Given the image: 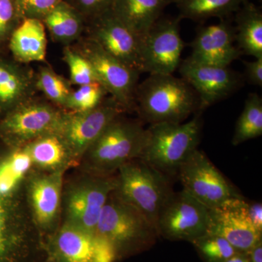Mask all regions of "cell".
Masks as SVG:
<instances>
[{
    "label": "cell",
    "mask_w": 262,
    "mask_h": 262,
    "mask_svg": "<svg viewBox=\"0 0 262 262\" xmlns=\"http://www.w3.org/2000/svg\"><path fill=\"white\" fill-rule=\"evenodd\" d=\"M23 20L17 0H0V54L9 53L10 37Z\"/></svg>",
    "instance_id": "cell-32"
},
{
    "label": "cell",
    "mask_w": 262,
    "mask_h": 262,
    "mask_svg": "<svg viewBox=\"0 0 262 262\" xmlns=\"http://www.w3.org/2000/svg\"><path fill=\"white\" fill-rule=\"evenodd\" d=\"M125 115L116 117L87 150L79 164L84 172L114 175L122 165L139 158L146 127L139 118Z\"/></svg>",
    "instance_id": "cell-4"
},
{
    "label": "cell",
    "mask_w": 262,
    "mask_h": 262,
    "mask_svg": "<svg viewBox=\"0 0 262 262\" xmlns=\"http://www.w3.org/2000/svg\"><path fill=\"white\" fill-rule=\"evenodd\" d=\"M116 173L101 176L85 173L63 187V221L95 233L108 196L116 189Z\"/></svg>",
    "instance_id": "cell-8"
},
{
    "label": "cell",
    "mask_w": 262,
    "mask_h": 262,
    "mask_svg": "<svg viewBox=\"0 0 262 262\" xmlns=\"http://www.w3.org/2000/svg\"><path fill=\"white\" fill-rule=\"evenodd\" d=\"M48 39L42 20L25 18L10 37L8 53L15 61L29 64L46 62Z\"/></svg>",
    "instance_id": "cell-21"
},
{
    "label": "cell",
    "mask_w": 262,
    "mask_h": 262,
    "mask_svg": "<svg viewBox=\"0 0 262 262\" xmlns=\"http://www.w3.org/2000/svg\"><path fill=\"white\" fill-rule=\"evenodd\" d=\"M224 262H251L247 253H237V254Z\"/></svg>",
    "instance_id": "cell-37"
},
{
    "label": "cell",
    "mask_w": 262,
    "mask_h": 262,
    "mask_svg": "<svg viewBox=\"0 0 262 262\" xmlns=\"http://www.w3.org/2000/svg\"><path fill=\"white\" fill-rule=\"evenodd\" d=\"M46 257L25 194L10 198L0 193V262H42Z\"/></svg>",
    "instance_id": "cell-5"
},
{
    "label": "cell",
    "mask_w": 262,
    "mask_h": 262,
    "mask_svg": "<svg viewBox=\"0 0 262 262\" xmlns=\"http://www.w3.org/2000/svg\"><path fill=\"white\" fill-rule=\"evenodd\" d=\"M75 8L86 20L112 10L115 0H64Z\"/></svg>",
    "instance_id": "cell-34"
},
{
    "label": "cell",
    "mask_w": 262,
    "mask_h": 262,
    "mask_svg": "<svg viewBox=\"0 0 262 262\" xmlns=\"http://www.w3.org/2000/svg\"><path fill=\"white\" fill-rule=\"evenodd\" d=\"M192 244L206 262H224L241 253L228 241L215 234H205L194 239Z\"/></svg>",
    "instance_id": "cell-31"
},
{
    "label": "cell",
    "mask_w": 262,
    "mask_h": 262,
    "mask_svg": "<svg viewBox=\"0 0 262 262\" xmlns=\"http://www.w3.org/2000/svg\"><path fill=\"white\" fill-rule=\"evenodd\" d=\"M123 114H126L124 108L111 96L90 111H66L57 134L64 141L76 165L80 164L87 150L105 128Z\"/></svg>",
    "instance_id": "cell-11"
},
{
    "label": "cell",
    "mask_w": 262,
    "mask_h": 262,
    "mask_svg": "<svg viewBox=\"0 0 262 262\" xmlns=\"http://www.w3.org/2000/svg\"><path fill=\"white\" fill-rule=\"evenodd\" d=\"M245 75L250 84L262 87V58L252 61H244Z\"/></svg>",
    "instance_id": "cell-35"
},
{
    "label": "cell",
    "mask_w": 262,
    "mask_h": 262,
    "mask_svg": "<svg viewBox=\"0 0 262 262\" xmlns=\"http://www.w3.org/2000/svg\"><path fill=\"white\" fill-rule=\"evenodd\" d=\"M53 42L71 46L84 35L85 19L65 1L61 2L42 20Z\"/></svg>",
    "instance_id": "cell-24"
},
{
    "label": "cell",
    "mask_w": 262,
    "mask_h": 262,
    "mask_svg": "<svg viewBox=\"0 0 262 262\" xmlns=\"http://www.w3.org/2000/svg\"><path fill=\"white\" fill-rule=\"evenodd\" d=\"M42 262H54V261H52L51 258H49L47 257V256H46V258H45V259L43 260V261Z\"/></svg>",
    "instance_id": "cell-38"
},
{
    "label": "cell",
    "mask_w": 262,
    "mask_h": 262,
    "mask_svg": "<svg viewBox=\"0 0 262 262\" xmlns=\"http://www.w3.org/2000/svg\"><path fill=\"white\" fill-rule=\"evenodd\" d=\"M180 16L161 17L141 39L144 73L173 75L180 65L184 48Z\"/></svg>",
    "instance_id": "cell-14"
},
{
    "label": "cell",
    "mask_w": 262,
    "mask_h": 262,
    "mask_svg": "<svg viewBox=\"0 0 262 262\" xmlns=\"http://www.w3.org/2000/svg\"><path fill=\"white\" fill-rule=\"evenodd\" d=\"M108 96L107 90L100 82L78 86L70 94L66 110L75 113L90 111L97 107Z\"/></svg>",
    "instance_id": "cell-29"
},
{
    "label": "cell",
    "mask_w": 262,
    "mask_h": 262,
    "mask_svg": "<svg viewBox=\"0 0 262 262\" xmlns=\"http://www.w3.org/2000/svg\"><path fill=\"white\" fill-rule=\"evenodd\" d=\"M177 177L182 183L183 190L208 209L242 196L207 155L198 149L181 165Z\"/></svg>",
    "instance_id": "cell-12"
},
{
    "label": "cell",
    "mask_w": 262,
    "mask_h": 262,
    "mask_svg": "<svg viewBox=\"0 0 262 262\" xmlns=\"http://www.w3.org/2000/svg\"><path fill=\"white\" fill-rule=\"evenodd\" d=\"M248 0H173L182 18L203 21L211 18H225L236 13Z\"/></svg>",
    "instance_id": "cell-26"
},
{
    "label": "cell",
    "mask_w": 262,
    "mask_h": 262,
    "mask_svg": "<svg viewBox=\"0 0 262 262\" xmlns=\"http://www.w3.org/2000/svg\"><path fill=\"white\" fill-rule=\"evenodd\" d=\"M70 80L57 73L49 65L40 66L36 71V89L43 97L58 107L66 110L67 101L73 91Z\"/></svg>",
    "instance_id": "cell-28"
},
{
    "label": "cell",
    "mask_w": 262,
    "mask_h": 262,
    "mask_svg": "<svg viewBox=\"0 0 262 262\" xmlns=\"http://www.w3.org/2000/svg\"><path fill=\"white\" fill-rule=\"evenodd\" d=\"M235 29L225 18L220 23L201 27L192 41V54L188 58L203 64L229 67L242 53L234 44Z\"/></svg>",
    "instance_id": "cell-18"
},
{
    "label": "cell",
    "mask_w": 262,
    "mask_h": 262,
    "mask_svg": "<svg viewBox=\"0 0 262 262\" xmlns=\"http://www.w3.org/2000/svg\"><path fill=\"white\" fill-rule=\"evenodd\" d=\"M235 23V41L241 53L262 58L261 10L246 2L236 12Z\"/></svg>",
    "instance_id": "cell-25"
},
{
    "label": "cell",
    "mask_w": 262,
    "mask_h": 262,
    "mask_svg": "<svg viewBox=\"0 0 262 262\" xmlns=\"http://www.w3.org/2000/svg\"><path fill=\"white\" fill-rule=\"evenodd\" d=\"M28 149L35 170L43 172L67 171L77 166L59 134L41 136L25 146Z\"/></svg>",
    "instance_id": "cell-23"
},
{
    "label": "cell",
    "mask_w": 262,
    "mask_h": 262,
    "mask_svg": "<svg viewBox=\"0 0 262 262\" xmlns=\"http://www.w3.org/2000/svg\"><path fill=\"white\" fill-rule=\"evenodd\" d=\"M116 177L117 194L140 211L156 228L160 210L174 192L172 179L139 158L122 165Z\"/></svg>",
    "instance_id": "cell-6"
},
{
    "label": "cell",
    "mask_w": 262,
    "mask_h": 262,
    "mask_svg": "<svg viewBox=\"0 0 262 262\" xmlns=\"http://www.w3.org/2000/svg\"><path fill=\"white\" fill-rule=\"evenodd\" d=\"M62 59L68 67L70 81L72 85L100 82L91 63L71 46H63Z\"/></svg>",
    "instance_id": "cell-30"
},
{
    "label": "cell",
    "mask_w": 262,
    "mask_h": 262,
    "mask_svg": "<svg viewBox=\"0 0 262 262\" xmlns=\"http://www.w3.org/2000/svg\"><path fill=\"white\" fill-rule=\"evenodd\" d=\"M46 256L54 262H96V234L63 221L44 241Z\"/></svg>",
    "instance_id": "cell-19"
},
{
    "label": "cell",
    "mask_w": 262,
    "mask_h": 262,
    "mask_svg": "<svg viewBox=\"0 0 262 262\" xmlns=\"http://www.w3.org/2000/svg\"><path fill=\"white\" fill-rule=\"evenodd\" d=\"M248 201L242 196L232 198L210 209L208 233L223 237L237 251L248 253L261 241V232L251 223Z\"/></svg>",
    "instance_id": "cell-17"
},
{
    "label": "cell",
    "mask_w": 262,
    "mask_h": 262,
    "mask_svg": "<svg viewBox=\"0 0 262 262\" xmlns=\"http://www.w3.org/2000/svg\"><path fill=\"white\" fill-rule=\"evenodd\" d=\"M262 135V99L257 94H250L244 110L236 122L232 144L238 146Z\"/></svg>",
    "instance_id": "cell-27"
},
{
    "label": "cell",
    "mask_w": 262,
    "mask_h": 262,
    "mask_svg": "<svg viewBox=\"0 0 262 262\" xmlns=\"http://www.w3.org/2000/svg\"><path fill=\"white\" fill-rule=\"evenodd\" d=\"M248 215L251 223L257 230L262 232V205L261 203L248 202Z\"/></svg>",
    "instance_id": "cell-36"
},
{
    "label": "cell",
    "mask_w": 262,
    "mask_h": 262,
    "mask_svg": "<svg viewBox=\"0 0 262 262\" xmlns=\"http://www.w3.org/2000/svg\"><path fill=\"white\" fill-rule=\"evenodd\" d=\"M209 211L183 189L173 192L160 210L157 232L158 235L170 241L192 243L208 233Z\"/></svg>",
    "instance_id": "cell-13"
},
{
    "label": "cell",
    "mask_w": 262,
    "mask_h": 262,
    "mask_svg": "<svg viewBox=\"0 0 262 262\" xmlns=\"http://www.w3.org/2000/svg\"><path fill=\"white\" fill-rule=\"evenodd\" d=\"M84 35L124 64L144 73L141 40L108 10L85 21Z\"/></svg>",
    "instance_id": "cell-15"
},
{
    "label": "cell",
    "mask_w": 262,
    "mask_h": 262,
    "mask_svg": "<svg viewBox=\"0 0 262 262\" xmlns=\"http://www.w3.org/2000/svg\"><path fill=\"white\" fill-rule=\"evenodd\" d=\"M171 3L173 0H115L112 11L141 40Z\"/></svg>",
    "instance_id": "cell-22"
},
{
    "label": "cell",
    "mask_w": 262,
    "mask_h": 262,
    "mask_svg": "<svg viewBox=\"0 0 262 262\" xmlns=\"http://www.w3.org/2000/svg\"><path fill=\"white\" fill-rule=\"evenodd\" d=\"M64 0H17L22 18L42 20L55 8Z\"/></svg>",
    "instance_id": "cell-33"
},
{
    "label": "cell",
    "mask_w": 262,
    "mask_h": 262,
    "mask_svg": "<svg viewBox=\"0 0 262 262\" xmlns=\"http://www.w3.org/2000/svg\"><path fill=\"white\" fill-rule=\"evenodd\" d=\"M65 173V170L43 172L34 169L26 182L27 206L43 242L61 223Z\"/></svg>",
    "instance_id": "cell-10"
},
{
    "label": "cell",
    "mask_w": 262,
    "mask_h": 262,
    "mask_svg": "<svg viewBox=\"0 0 262 262\" xmlns=\"http://www.w3.org/2000/svg\"><path fill=\"white\" fill-rule=\"evenodd\" d=\"M135 113L144 124L182 123L200 111L194 89L182 77L149 75L139 82L135 94Z\"/></svg>",
    "instance_id": "cell-1"
},
{
    "label": "cell",
    "mask_w": 262,
    "mask_h": 262,
    "mask_svg": "<svg viewBox=\"0 0 262 262\" xmlns=\"http://www.w3.org/2000/svg\"><path fill=\"white\" fill-rule=\"evenodd\" d=\"M95 234L112 245L117 260L148 249L159 237L152 223L122 200L115 189L103 206Z\"/></svg>",
    "instance_id": "cell-3"
},
{
    "label": "cell",
    "mask_w": 262,
    "mask_h": 262,
    "mask_svg": "<svg viewBox=\"0 0 262 262\" xmlns=\"http://www.w3.org/2000/svg\"><path fill=\"white\" fill-rule=\"evenodd\" d=\"M71 47L91 63L99 82L125 113H135L136 91L141 74L108 54L86 36H82Z\"/></svg>",
    "instance_id": "cell-9"
},
{
    "label": "cell",
    "mask_w": 262,
    "mask_h": 262,
    "mask_svg": "<svg viewBox=\"0 0 262 262\" xmlns=\"http://www.w3.org/2000/svg\"><path fill=\"white\" fill-rule=\"evenodd\" d=\"M179 70L181 77L198 94L201 112L228 98L244 82L242 76L229 67L203 64L189 58L181 61Z\"/></svg>",
    "instance_id": "cell-16"
},
{
    "label": "cell",
    "mask_w": 262,
    "mask_h": 262,
    "mask_svg": "<svg viewBox=\"0 0 262 262\" xmlns=\"http://www.w3.org/2000/svg\"><path fill=\"white\" fill-rule=\"evenodd\" d=\"M36 71L7 54H0V118L37 95Z\"/></svg>",
    "instance_id": "cell-20"
},
{
    "label": "cell",
    "mask_w": 262,
    "mask_h": 262,
    "mask_svg": "<svg viewBox=\"0 0 262 262\" xmlns=\"http://www.w3.org/2000/svg\"><path fill=\"white\" fill-rule=\"evenodd\" d=\"M66 111L35 95L0 118V143L23 147L41 136L57 133Z\"/></svg>",
    "instance_id": "cell-7"
},
{
    "label": "cell",
    "mask_w": 262,
    "mask_h": 262,
    "mask_svg": "<svg viewBox=\"0 0 262 262\" xmlns=\"http://www.w3.org/2000/svg\"><path fill=\"white\" fill-rule=\"evenodd\" d=\"M202 128L201 113L187 122L149 125L139 159L170 179L177 177L181 165L198 149Z\"/></svg>",
    "instance_id": "cell-2"
}]
</instances>
